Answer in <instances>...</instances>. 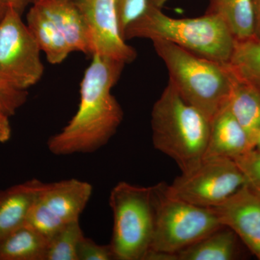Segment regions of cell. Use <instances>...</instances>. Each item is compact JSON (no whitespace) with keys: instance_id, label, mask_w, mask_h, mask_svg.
Instances as JSON below:
<instances>
[{"instance_id":"obj_1","label":"cell","mask_w":260,"mask_h":260,"mask_svg":"<svg viewBox=\"0 0 260 260\" xmlns=\"http://www.w3.org/2000/svg\"><path fill=\"white\" fill-rule=\"evenodd\" d=\"M92 56L80 83L78 111L48 140V148L54 155L94 153L109 143L122 121V109L112 90L125 64L105 56Z\"/></svg>"},{"instance_id":"obj_2","label":"cell","mask_w":260,"mask_h":260,"mask_svg":"<svg viewBox=\"0 0 260 260\" xmlns=\"http://www.w3.org/2000/svg\"><path fill=\"white\" fill-rule=\"evenodd\" d=\"M124 38L126 41L136 38L167 41L223 64L231 61L237 44L226 25L215 15L205 13L197 18H174L151 5L129 24Z\"/></svg>"},{"instance_id":"obj_3","label":"cell","mask_w":260,"mask_h":260,"mask_svg":"<svg viewBox=\"0 0 260 260\" xmlns=\"http://www.w3.org/2000/svg\"><path fill=\"white\" fill-rule=\"evenodd\" d=\"M210 125L209 119L186 103L170 83L152 110L154 147L177 162L181 173L190 172L204 158Z\"/></svg>"},{"instance_id":"obj_4","label":"cell","mask_w":260,"mask_h":260,"mask_svg":"<svg viewBox=\"0 0 260 260\" xmlns=\"http://www.w3.org/2000/svg\"><path fill=\"white\" fill-rule=\"evenodd\" d=\"M167 67L169 83L211 122L228 104L232 74L229 64L207 59L167 41H153Z\"/></svg>"},{"instance_id":"obj_5","label":"cell","mask_w":260,"mask_h":260,"mask_svg":"<svg viewBox=\"0 0 260 260\" xmlns=\"http://www.w3.org/2000/svg\"><path fill=\"white\" fill-rule=\"evenodd\" d=\"M109 205L114 219L110 246L115 259L144 260L155 225L153 186L121 181L111 191Z\"/></svg>"},{"instance_id":"obj_6","label":"cell","mask_w":260,"mask_h":260,"mask_svg":"<svg viewBox=\"0 0 260 260\" xmlns=\"http://www.w3.org/2000/svg\"><path fill=\"white\" fill-rule=\"evenodd\" d=\"M166 185L160 183L153 186L155 225L149 251L177 254L224 226L213 208L197 206L171 196Z\"/></svg>"},{"instance_id":"obj_7","label":"cell","mask_w":260,"mask_h":260,"mask_svg":"<svg viewBox=\"0 0 260 260\" xmlns=\"http://www.w3.org/2000/svg\"><path fill=\"white\" fill-rule=\"evenodd\" d=\"M41 52L21 14L8 7L0 20V81L27 91L44 74Z\"/></svg>"},{"instance_id":"obj_8","label":"cell","mask_w":260,"mask_h":260,"mask_svg":"<svg viewBox=\"0 0 260 260\" xmlns=\"http://www.w3.org/2000/svg\"><path fill=\"white\" fill-rule=\"evenodd\" d=\"M246 184L244 174L233 159L205 157L190 172L181 173L166 185L168 194L197 206H218Z\"/></svg>"},{"instance_id":"obj_9","label":"cell","mask_w":260,"mask_h":260,"mask_svg":"<svg viewBox=\"0 0 260 260\" xmlns=\"http://www.w3.org/2000/svg\"><path fill=\"white\" fill-rule=\"evenodd\" d=\"M83 13L92 44V56L99 55L129 64L137 51L123 37L116 0H76Z\"/></svg>"},{"instance_id":"obj_10","label":"cell","mask_w":260,"mask_h":260,"mask_svg":"<svg viewBox=\"0 0 260 260\" xmlns=\"http://www.w3.org/2000/svg\"><path fill=\"white\" fill-rule=\"evenodd\" d=\"M222 225L237 234L260 260V196L246 184L222 204L213 208Z\"/></svg>"},{"instance_id":"obj_11","label":"cell","mask_w":260,"mask_h":260,"mask_svg":"<svg viewBox=\"0 0 260 260\" xmlns=\"http://www.w3.org/2000/svg\"><path fill=\"white\" fill-rule=\"evenodd\" d=\"M93 193L86 181L70 179L44 183L36 203L61 225L79 220Z\"/></svg>"},{"instance_id":"obj_12","label":"cell","mask_w":260,"mask_h":260,"mask_svg":"<svg viewBox=\"0 0 260 260\" xmlns=\"http://www.w3.org/2000/svg\"><path fill=\"white\" fill-rule=\"evenodd\" d=\"M254 149L245 130L228 104L211 121L205 157H222L235 160Z\"/></svg>"},{"instance_id":"obj_13","label":"cell","mask_w":260,"mask_h":260,"mask_svg":"<svg viewBox=\"0 0 260 260\" xmlns=\"http://www.w3.org/2000/svg\"><path fill=\"white\" fill-rule=\"evenodd\" d=\"M36 3L55 24L72 51L92 55L88 25L76 0H40Z\"/></svg>"},{"instance_id":"obj_14","label":"cell","mask_w":260,"mask_h":260,"mask_svg":"<svg viewBox=\"0 0 260 260\" xmlns=\"http://www.w3.org/2000/svg\"><path fill=\"white\" fill-rule=\"evenodd\" d=\"M229 64L232 88L228 107L245 130L251 145L260 133V90Z\"/></svg>"},{"instance_id":"obj_15","label":"cell","mask_w":260,"mask_h":260,"mask_svg":"<svg viewBox=\"0 0 260 260\" xmlns=\"http://www.w3.org/2000/svg\"><path fill=\"white\" fill-rule=\"evenodd\" d=\"M43 184L32 179L0 190V239L26 223Z\"/></svg>"},{"instance_id":"obj_16","label":"cell","mask_w":260,"mask_h":260,"mask_svg":"<svg viewBox=\"0 0 260 260\" xmlns=\"http://www.w3.org/2000/svg\"><path fill=\"white\" fill-rule=\"evenodd\" d=\"M27 14V26L41 51L53 64H60L73 52L61 32L38 3Z\"/></svg>"},{"instance_id":"obj_17","label":"cell","mask_w":260,"mask_h":260,"mask_svg":"<svg viewBox=\"0 0 260 260\" xmlns=\"http://www.w3.org/2000/svg\"><path fill=\"white\" fill-rule=\"evenodd\" d=\"M205 13L220 18L237 42L255 38L252 0H209Z\"/></svg>"},{"instance_id":"obj_18","label":"cell","mask_w":260,"mask_h":260,"mask_svg":"<svg viewBox=\"0 0 260 260\" xmlns=\"http://www.w3.org/2000/svg\"><path fill=\"white\" fill-rule=\"evenodd\" d=\"M238 238L225 226L214 231L177 253L178 260H232L237 257Z\"/></svg>"},{"instance_id":"obj_19","label":"cell","mask_w":260,"mask_h":260,"mask_svg":"<svg viewBox=\"0 0 260 260\" xmlns=\"http://www.w3.org/2000/svg\"><path fill=\"white\" fill-rule=\"evenodd\" d=\"M48 241L25 224L0 239V260H46Z\"/></svg>"},{"instance_id":"obj_20","label":"cell","mask_w":260,"mask_h":260,"mask_svg":"<svg viewBox=\"0 0 260 260\" xmlns=\"http://www.w3.org/2000/svg\"><path fill=\"white\" fill-rule=\"evenodd\" d=\"M229 64L260 90V40L237 42Z\"/></svg>"},{"instance_id":"obj_21","label":"cell","mask_w":260,"mask_h":260,"mask_svg":"<svg viewBox=\"0 0 260 260\" xmlns=\"http://www.w3.org/2000/svg\"><path fill=\"white\" fill-rule=\"evenodd\" d=\"M83 237L80 220L66 224L48 241L46 260H78L77 250Z\"/></svg>"},{"instance_id":"obj_22","label":"cell","mask_w":260,"mask_h":260,"mask_svg":"<svg viewBox=\"0 0 260 260\" xmlns=\"http://www.w3.org/2000/svg\"><path fill=\"white\" fill-rule=\"evenodd\" d=\"M234 160L244 174L246 185L260 196V152L252 149Z\"/></svg>"},{"instance_id":"obj_23","label":"cell","mask_w":260,"mask_h":260,"mask_svg":"<svg viewBox=\"0 0 260 260\" xmlns=\"http://www.w3.org/2000/svg\"><path fill=\"white\" fill-rule=\"evenodd\" d=\"M116 5L119 25L124 37L129 24L144 14L149 4L148 0H116Z\"/></svg>"},{"instance_id":"obj_24","label":"cell","mask_w":260,"mask_h":260,"mask_svg":"<svg viewBox=\"0 0 260 260\" xmlns=\"http://www.w3.org/2000/svg\"><path fill=\"white\" fill-rule=\"evenodd\" d=\"M77 254L78 260L115 259L110 244L100 245L85 236L80 241Z\"/></svg>"},{"instance_id":"obj_25","label":"cell","mask_w":260,"mask_h":260,"mask_svg":"<svg viewBox=\"0 0 260 260\" xmlns=\"http://www.w3.org/2000/svg\"><path fill=\"white\" fill-rule=\"evenodd\" d=\"M28 92L8 86L0 81V111L8 116L15 114L27 100Z\"/></svg>"},{"instance_id":"obj_26","label":"cell","mask_w":260,"mask_h":260,"mask_svg":"<svg viewBox=\"0 0 260 260\" xmlns=\"http://www.w3.org/2000/svg\"><path fill=\"white\" fill-rule=\"evenodd\" d=\"M9 116L0 111V143H6L11 137V126H10Z\"/></svg>"},{"instance_id":"obj_27","label":"cell","mask_w":260,"mask_h":260,"mask_svg":"<svg viewBox=\"0 0 260 260\" xmlns=\"http://www.w3.org/2000/svg\"><path fill=\"white\" fill-rule=\"evenodd\" d=\"M7 5L10 8H14L20 14L23 13L26 7L30 3V0H3Z\"/></svg>"},{"instance_id":"obj_28","label":"cell","mask_w":260,"mask_h":260,"mask_svg":"<svg viewBox=\"0 0 260 260\" xmlns=\"http://www.w3.org/2000/svg\"><path fill=\"white\" fill-rule=\"evenodd\" d=\"M255 18V38L260 40V0H252Z\"/></svg>"},{"instance_id":"obj_29","label":"cell","mask_w":260,"mask_h":260,"mask_svg":"<svg viewBox=\"0 0 260 260\" xmlns=\"http://www.w3.org/2000/svg\"><path fill=\"white\" fill-rule=\"evenodd\" d=\"M169 1V0H148V4L155 7V8L162 9V7L167 4Z\"/></svg>"},{"instance_id":"obj_30","label":"cell","mask_w":260,"mask_h":260,"mask_svg":"<svg viewBox=\"0 0 260 260\" xmlns=\"http://www.w3.org/2000/svg\"><path fill=\"white\" fill-rule=\"evenodd\" d=\"M8 8V6L7 5L6 3H5L3 0H0V20L4 17Z\"/></svg>"},{"instance_id":"obj_31","label":"cell","mask_w":260,"mask_h":260,"mask_svg":"<svg viewBox=\"0 0 260 260\" xmlns=\"http://www.w3.org/2000/svg\"><path fill=\"white\" fill-rule=\"evenodd\" d=\"M257 151L260 152V133L256 137L255 142H254V148Z\"/></svg>"},{"instance_id":"obj_32","label":"cell","mask_w":260,"mask_h":260,"mask_svg":"<svg viewBox=\"0 0 260 260\" xmlns=\"http://www.w3.org/2000/svg\"><path fill=\"white\" fill-rule=\"evenodd\" d=\"M30 1L31 4H34V3H37V2H39L40 0H30Z\"/></svg>"}]
</instances>
